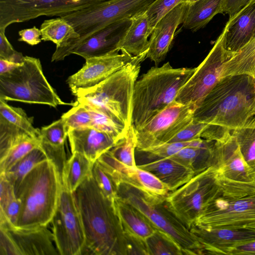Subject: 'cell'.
Instances as JSON below:
<instances>
[{
  "label": "cell",
  "instance_id": "cell-45",
  "mask_svg": "<svg viewBox=\"0 0 255 255\" xmlns=\"http://www.w3.org/2000/svg\"><path fill=\"white\" fill-rule=\"evenodd\" d=\"M0 255H20V252L7 229L0 227Z\"/></svg>",
  "mask_w": 255,
  "mask_h": 255
},
{
  "label": "cell",
  "instance_id": "cell-42",
  "mask_svg": "<svg viewBox=\"0 0 255 255\" xmlns=\"http://www.w3.org/2000/svg\"><path fill=\"white\" fill-rule=\"evenodd\" d=\"M183 1V0H155L145 11L151 33L157 22Z\"/></svg>",
  "mask_w": 255,
  "mask_h": 255
},
{
  "label": "cell",
  "instance_id": "cell-35",
  "mask_svg": "<svg viewBox=\"0 0 255 255\" xmlns=\"http://www.w3.org/2000/svg\"><path fill=\"white\" fill-rule=\"evenodd\" d=\"M246 162L255 175V116L232 131Z\"/></svg>",
  "mask_w": 255,
  "mask_h": 255
},
{
  "label": "cell",
  "instance_id": "cell-3",
  "mask_svg": "<svg viewBox=\"0 0 255 255\" xmlns=\"http://www.w3.org/2000/svg\"><path fill=\"white\" fill-rule=\"evenodd\" d=\"M195 68H174L169 62L150 68L134 87L132 125L137 131L174 102Z\"/></svg>",
  "mask_w": 255,
  "mask_h": 255
},
{
  "label": "cell",
  "instance_id": "cell-9",
  "mask_svg": "<svg viewBox=\"0 0 255 255\" xmlns=\"http://www.w3.org/2000/svg\"><path fill=\"white\" fill-rule=\"evenodd\" d=\"M117 194L130 204L148 221L152 226L170 237L183 255H203L201 245L188 229L167 207L165 200L147 197L139 190L120 184Z\"/></svg>",
  "mask_w": 255,
  "mask_h": 255
},
{
  "label": "cell",
  "instance_id": "cell-50",
  "mask_svg": "<svg viewBox=\"0 0 255 255\" xmlns=\"http://www.w3.org/2000/svg\"><path fill=\"white\" fill-rule=\"evenodd\" d=\"M197 0H183V1L187 2V3H191V2H194Z\"/></svg>",
  "mask_w": 255,
  "mask_h": 255
},
{
  "label": "cell",
  "instance_id": "cell-38",
  "mask_svg": "<svg viewBox=\"0 0 255 255\" xmlns=\"http://www.w3.org/2000/svg\"><path fill=\"white\" fill-rule=\"evenodd\" d=\"M149 255H183L176 243L168 235L156 230L147 240Z\"/></svg>",
  "mask_w": 255,
  "mask_h": 255
},
{
  "label": "cell",
  "instance_id": "cell-43",
  "mask_svg": "<svg viewBox=\"0 0 255 255\" xmlns=\"http://www.w3.org/2000/svg\"><path fill=\"white\" fill-rule=\"evenodd\" d=\"M208 124L193 120L176 134L168 142H185L201 137Z\"/></svg>",
  "mask_w": 255,
  "mask_h": 255
},
{
  "label": "cell",
  "instance_id": "cell-44",
  "mask_svg": "<svg viewBox=\"0 0 255 255\" xmlns=\"http://www.w3.org/2000/svg\"><path fill=\"white\" fill-rule=\"evenodd\" d=\"M24 57L21 52L14 50L8 40L5 32L0 31V58L21 63Z\"/></svg>",
  "mask_w": 255,
  "mask_h": 255
},
{
  "label": "cell",
  "instance_id": "cell-12",
  "mask_svg": "<svg viewBox=\"0 0 255 255\" xmlns=\"http://www.w3.org/2000/svg\"><path fill=\"white\" fill-rule=\"evenodd\" d=\"M107 0H0V31L41 16L60 17Z\"/></svg>",
  "mask_w": 255,
  "mask_h": 255
},
{
  "label": "cell",
  "instance_id": "cell-31",
  "mask_svg": "<svg viewBox=\"0 0 255 255\" xmlns=\"http://www.w3.org/2000/svg\"><path fill=\"white\" fill-rule=\"evenodd\" d=\"M214 142L206 140L201 147H185L169 158L190 168L197 174L213 167Z\"/></svg>",
  "mask_w": 255,
  "mask_h": 255
},
{
  "label": "cell",
  "instance_id": "cell-18",
  "mask_svg": "<svg viewBox=\"0 0 255 255\" xmlns=\"http://www.w3.org/2000/svg\"><path fill=\"white\" fill-rule=\"evenodd\" d=\"M113 203L129 246L130 255H149L147 240L156 229L140 212L118 196Z\"/></svg>",
  "mask_w": 255,
  "mask_h": 255
},
{
  "label": "cell",
  "instance_id": "cell-14",
  "mask_svg": "<svg viewBox=\"0 0 255 255\" xmlns=\"http://www.w3.org/2000/svg\"><path fill=\"white\" fill-rule=\"evenodd\" d=\"M196 108L175 101L135 131L136 151L168 142L193 120Z\"/></svg>",
  "mask_w": 255,
  "mask_h": 255
},
{
  "label": "cell",
  "instance_id": "cell-16",
  "mask_svg": "<svg viewBox=\"0 0 255 255\" xmlns=\"http://www.w3.org/2000/svg\"><path fill=\"white\" fill-rule=\"evenodd\" d=\"M135 57L116 49L104 55L86 59L82 68L68 78V86L76 96L96 86Z\"/></svg>",
  "mask_w": 255,
  "mask_h": 255
},
{
  "label": "cell",
  "instance_id": "cell-11",
  "mask_svg": "<svg viewBox=\"0 0 255 255\" xmlns=\"http://www.w3.org/2000/svg\"><path fill=\"white\" fill-rule=\"evenodd\" d=\"M55 245L59 255H84L86 238L74 193L62 185L51 221Z\"/></svg>",
  "mask_w": 255,
  "mask_h": 255
},
{
  "label": "cell",
  "instance_id": "cell-26",
  "mask_svg": "<svg viewBox=\"0 0 255 255\" xmlns=\"http://www.w3.org/2000/svg\"><path fill=\"white\" fill-rule=\"evenodd\" d=\"M144 155L146 160L139 162L136 166L154 175L168 187L170 192L179 188L195 175L193 170L169 157Z\"/></svg>",
  "mask_w": 255,
  "mask_h": 255
},
{
  "label": "cell",
  "instance_id": "cell-28",
  "mask_svg": "<svg viewBox=\"0 0 255 255\" xmlns=\"http://www.w3.org/2000/svg\"><path fill=\"white\" fill-rule=\"evenodd\" d=\"M151 31L145 11L131 18L130 25L119 42L117 49L133 56L147 53Z\"/></svg>",
  "mask_w": 255,
  "mask_h": 255
},
{
  "label": "cell",
  "instance_id": "cell-19",
  "mask_svg": "<svg viewBox=\"0 0 255 255\" xmlns=\"http://www.w3.org/2000/svg\"><path fill=\"white\" fill-rule=\"evenodd\" d=\"M213 167L229 179L255 181V175L244 158L232 132L223 139L215 141Z\"/></svg>",
  "mask_w": 255,
  "mask_h": 255
},
{
  "label": "cell",
  "instance_id": "cell-47",
  "mask_svg": "<svg viewBox=\"0 0 255 255\" xmlns=\"http://www.w3.org/2000/svg\"><path fill=\"white\" fill-rule=\"evenodd\" d=\"M252 0H224V13L232 17Z\"/></svg>",
  "mask_w": 255,
  "mask_h": 255
},
{
  "label": "cell",
  "instance_id": "cell-8",
  "mask_svg": "<svg viewBox=\"0 0 255 255\" xmlns=\"http://www.w3.org/2000/svg\"><path fill=\"white\" fill-rule=\"evenodd\" d=\"M0 99L56 108L63 102L46 79L38 58L25 56L12 71L0 75Z\"/></svg>",
  "mask_w": 255,
  "mask_h": 255
},
{
  "label": "cell",
  "instance_id": "cell-4",
  "mask_svg": "<svg viewBox=\"0 0 255 255\" xmlns=\"http://www.w3.org/2000/svg\"><path fill=\"white\" fill-rule=\"evenodd\" d=\"M60 172L48 159L35 166L15 192L21 200L19 228L47 226L55 212L62 188Z\"/></svg>",
  "mask_w": 255,
  "mask_h": 255
},
{
  "label": "cell",
  "instance_id": "cell-37",
  "mask_svg": "<svg viewBox=\"0 0 255 255\" xmlns=\"http://www.w3.org/2000/svg\"><path fill=\"white\" fill-rule=\"evenodd\" d=\"M136 146V132L131 125L124 137L107 151L114 159L130 167H136L135 151Z\"/></svg>",
  "mask_w": 255,
  "mask_h": 255
},
{
  "label": "cell",
  "instance_id": "cell-20",
  "mask_svg": "<svg viewBox=\"0 0 255 255\" xmlns=\"http://www.w3.org/2000/svg\"><path fill=\"white\" fill-rule=\"evenodd\" d=\"M40 129L33 126V119L20 108L0 99V155L12 144L28 136L39 138Z\"/></svg>",
  "mask_w": 255,
  "mask_h": 255
},
{
  "label": "cell",
  "instance_id": "cell-30",
  "mask_svg": "<svg viewBox=\"0 0 255 255\" xmlns=\"http://www.w3.org/2000/svg\"><path fill=\"white\" fill-rule=\"evenodd\" d=\"M94 163L81 153H72L62 170V186L74 193L88 177L92 175Z\"/></svg>",
  "mask_w": 255,
  "mask_h": 255
},
{
  "label": "cell",
  "instance_id": "cell-1",
  "mask_svg": "<svg viewBox=\"0 0 255 255\" xmlns=\"http://www.w3.org/2000/svg\"><path fill=\"white\" fill-rule=\"evenodd\" d=\"M74 194L85 234L84 255H130L114 203L104 195L92 175Z\"/></svg>",
  "mask_w": 255,
  "mask_h": 255
},
{
  "label": "cell",
  "instance_id": "cell-15",
  "mask_svg": "<svg viewBox=\"0 0 255 255\" xmlns=\"http://www.w3.org/2000/svg\"><path fill=\"white\" fill-rule=\"evenodd\" d=\"M97 160L112 178L117 186L123 184L134 188L149 198L164 200L170 192L168 187L148 171L127 166L106 151Z\"/></svg>",
  "mask_w": 255,
  "mask_h": 255
},
{
  "label": "cell",
  "instance_id": "cell-17",
  "mask_svg": "<svg viewBox=\"0 0 255 255\" xmlns=\"http://www.w3.org/2000/svg\"><path fill=\"white\" fill-rule=\"evenodd\" d=\"M191 232L201 246L203 255H228L230 250L255 241V228L202 227L193 225Z\"/></svg>",
  "mask_w": 255,
  "mask_h": 255
},
{
  "label": "cell",
  "instance_id": "cell-6",
  "mask_svg": "<svg viewBox=\"0 0 255 255\" xmlns=\"http://www.w3.org/2000/svg\"><path fill=\"white\" fill-rule=\"evenodd\" d=\"M219 175L218 192L193 225L239 227L255 222V181H236Z\"/></svg>",
  "mask_w": 255,
  "mask_h": 255
},
{
  "label": "cell",
  "instance_id": "cell-34",
  "mask_svg": "<svg viewBox=\"0 0 255 255\" xmlns=\"http://www.w3.org/2000/svg\"><path fill=\"white\" fill-rule=\"evenodd\" d=\"M49 159L40 146L35 148L16 162L5 173L8 180L14 186L15 192L26 176L37 165Z\"/></svg>",
  "mask_w": 255,
  "mask_h": 255
},
{
  "label": "cell",
  "instance_id": "cell-27",
  "mask_svg": "<svg viewBox=\"0 0 255 255\" xmlns=\"http://www.w3.org/2000/svg\"><path fill=\"white\" fill-rule=\"evenodd\" d=\"M68 133L65 123L61 118L40 129V146L55 164L60 175L68 159L65 150Z\"/></svg>",
  "mask_w": 255,
  "mask_h": 255
},
{
  "label": "cell",
  "instance_id": "cell-46",
  "mask_svg": "<svg viewBox=\"0 0 255 255\" xmlns=\"http://www.w3.org/2000/svg\"><path fill=\"white\" fill-rule=\"evenodd\" d=\"M20 37L18 40L33 46L41 42V32L36 26L32 28L22 29L18 32Z\"/></svg>",
  "mask_w": 255,
  "mask_h": 255
},
{
  "label": "cell",
  "instance_id": "cell-7",
  "mask_svg": "<svg viewBox=\"0 0 255 255\" xmlns=\"http://www.w3.org/2000/svg\"><path fill=\"white\" fill-rule=\"evenodd\" d=\"M155 0H107L90 7L61 16L69 22L79 35L56 47L54 55L63 60L71 55L73 48L93 33L112 23L131 19L146 11Z\"/></svg>",
  "mask_w": 255,
  "mask_h": 255
},
{
  "label": "cell",
  "instance_id": "cell-41",
  "mask_svg": "<svg viewBox=\"0 0 255 255\" xmlns=\"http://www.w3.org/2000/svg\"><path fill=\"white\" fill-rule=\"evenodd\" d=\"M92 176L104 195L114 202L118 196L116 186L111 176L98 160L94 163Z\"/></svg>",
  "mask_w": 255,
  "mask_h": 255
},
{
  "label": "cell",
  "instance_id": "cell-25",
  "mask_svg": "<svg viewBox=\"0 0 255 255\" xmlns=\"http://www.w3.org/2000/svg\"><path fill=\"white\" fill-rule=\"evenodd\" d=\"M68 138L72 153H81L94 162L118 141L110 134L92 127L70 130Z\"/></svg>",
  "mask_w": 255,
  "mask_h": 255
},
{
  "label": "cell",
  "instance_id": "cell-32",
  "mask_svg": "<svg viewBox=\"0 0 255 255\" xmlns=\"http://www.w3.org/2000/svg\"><path fill=\"white\" fill-rule=\"evenodd\" d=\"M248 74L255 78V37L225 62L223 77L232 75Z\"/></svg>",
  "mask_w": 255,
  "mask_h": 255
},
{
  "label": "cell",
  "instance_id": "cell-40",
  "mask_svg": "<svg viewBox=\"0 0 255 255\" xmlns=\"http://www.w3.org/2000/svg\"><path fill=\"white\" fill-rule=\"evenodd\" d=\"M205 143V140L199 137L185 142H166L137 151L151 156L167 158L173 155L185 147H201Z\"/></svg>",
  "mask_w": 255,
  "mask_h": 255
},
{
  "label": "cell",
  "instance_id": "cell-48",
  "mask_svg": "<svg viewBox=\"0 0 255 255\" xmlns=\"http://www.w3.org/2000/svg\"><path fill=\"white\" fill-rule=\"evenodd\" d=\"M228 255H255V241L243 244L230 250Z\"/></svg>",
  "mask_w": 255,
  "mask_h": 255
},
{
  "label": "cell",
  "instance_id": "cell-24",
  "mask_svg": "<svg viewBox=\"0 0 255 255\" xmlns=\"http://www.w3.org/2000/svg\"><path fill=\"white\" fill-rule=\"evenodd\" d=\"M47 226L30 228L16 226L4 227L7 229L17 247L20 255H59L53 244V236Z\"/></svg>",
  "mask_w": 255,
  "mask_h": 255
},
{
  "label": "cell",
  "instance_id": "cell-10",
  "mask_svg": "<svg viewBox=\"0 0 255 255\" xmlns=\"http://www.w3.org/2000/svg\"><path fill=\"white\" fill-rule=\"evenodd\" d=\"M220 187L219 172L210 167L170 192L165 202L168 209L190 229L214 199Z\"/></svg>",
  "mask_w": 255,
  "mask_h": 255
},
{
  "label": "cell",
  "instance_id": "cell-33",
  "mask_svg": "<svg viewBox=\"0 0 255 255\" xmlns=\"http://www.w3.org/2000/svg\"><path fill=\"white\" fill-rule=\"evenodd\" d=\"M40 29L42 40L51 41L56 45V47L79 37L73 27L60 16L44 20Z\"/></svg>",
  "mask_w": 255,
  "mask_h": 255
},
{
  "label": "cell",
  "instance_id": "cell-22",
  "mask_svg": "<svg viewBox=\"0 0 255 255\" xmlns=\"http://www.w3.org/2000/svg\"><path fill=\"white\" fill-rule=\"evenodd\" d=\"M189 3L183 1L163 17L151 35L146 58L155 65L162 61L168 52L178 26L183 23Z\"/></svg>",
  "mask_w": 255,
  "mask_h": 255
},
{
  "label": "cell",
  "instance_id": "cell-49",
  "mask_svg": "<svg viewBox=\"0 0 255 255\" xmlns=\"http://www.w3.org/2000/svg\"><path fill=\"white\" fill-rule=\"evenodd\" d=\"M20 64V63H16L0 58V75L12 71L19 66Z\"/></svg>",
  "mask_w": 255,
  "mask_h": 255
},
{
  "label": "cell",
  "instance_id": "cell-5",
  "mask_svg": "<svg viewBox=\"0 0 255 255\" xmlns=\"http://www.w3.org/2000/svg\"><path fill=\"white\" fill-rule=\"evenodd\" d=\"M146 54L135 56L96 86L78 93L76 101L106 112L128 129L132 125L134 85Z\"/></svg>",
  "mask_w": 255,
  "mask_h": 255
},
{
  "label": "cell",
  "instance_id": "cell-23",
  "mask_svg": "<svg viewBox=\"0 0 255 255\" xmlns=\"http://www.w3.org/2000/svg\"><path fill=\"white\" fill-rule=\"evenodd\" d=\"M223 45L231 55L255 37V0L229 18L222 31Z\"/></svg>",
  "mask_w": 255,
  "mask_h": 255
},
{
  "label": "cell",
  "instance_id": "cell-36",
  "mask_svg": "<svg viewBox=\"0 0 255 255\" xmlns=\"http://www.w3.org/2000/svg\"><path fill=\"white\" fill-rule=\"evenodd\" d=\"M40 146L39 138L32 136L25 137L15 142L0 155V173L5 172L28 153Z\"/></svg>",
  "mask_w": 255,
  "mask_h": 255
},
{
  "label": "cell",
  "instance_id": "cell-39",
  "mask_svg": "<svg viewBox=\"0 0 255 255\" xmlns=\"http://www.w3.org/2000/svg\"><path fill=\"white\" fill-rule=\"evenodd\" d=\"M68 131L70 130L91 127L92 116L89 108L76 101L73 107L61 117Z\"/></svg>",
  "mask_w": 255,
  "mask_h": 255
},
{
  "label": "cell",
  "instance_id": "cell-21",
  "mask_svg": "<svg viewBox=\"0 0 255 255\" xmlns=\"http://www.w3.org/2000/svg\"><path fill=\"white\" fill-rule=\"evenodd\" d=\"M131 19L119 20L108 24L78 43L71 54L85 59L104 55L117 49L118 45L130 25Z\"/></svg>",
  "mask_w": 255,
  "mask_h": 255
},
{
  "label": "cell",
  "instance_id": "cell-51",
  "mask_svg": "<svg viewBox=\"0 0 255 255\" xmlns=\"http://www.w3.org/2000/svg\"><path fill=\"white\" fill-rule=\"evenodd\" d=\"M247 226H249V227H253V228H255V222L249 224H248Z\"/></svg>",
  "mask_w": 255,
  "mask_h": 255
},
{
  "label": "cell",
  "instance_id": "cell-29",
  "mask_svg": "<svg viewBox=\"0 0 255 255\" xmlns=\"http://www.w3.org/2000/svg\"><path fill=\"white\" fill-rule=\"evenodd\" d=\"M224 0H198L189 3L183 27L195 32L205 27L217 14L224 13Z\"/></svg>",
  "mask_w": 255,
  "mask_h": 255
},
{
  "label": "cell",
  "instance_id": "cell-13",
  "mask_svg": "<svg viewBox=\"0 0 255 255\" xmlns=\"http://www.w3.org/2000/svg\"><path fill=\"white\" fill-rule=\"evenodd\" d=\"M230 56L224 49L222 32L207 56L180 89L175 101L197 108L223 77L224 64Z\"/></svg>",
  "mask_w": 255,
  "mask_h": 255
},
{
  "label": "cell",
  "instance_id": "cell-2",
  "mask_svg": "<svg viewBox=\"0 0 255 255\" xmlns=\"http://www.w3.org/2000/svg\"><path fill=\"white\" fill-rule=\"evenodd\" d=\"M255 116V78L248 74L222 77L196 109L195 121L233 131Z\"/></svg>",
  "mask_w": 255,
  "mask_h": 255
}]
</instances>
